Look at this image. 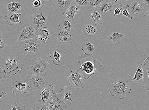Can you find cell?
I'll use <instances>...</instances> for the list:
<instances>
[{"label": "cell", "mask_w": 149, "mask_h": 110, "mask_svg": "<svg viewBox=\"0 0 149 110\" xmlns=\"http://www.w3.org/2000/svg\"><path fill=\"white\" fill-rule=\"evenodd\" d=\"M93 55L82 54L77 58L78 64L81 67L79 70H77L86 80L94 75L97 68H102L103 65L98 59L93 60Z\"/></svg>", "instance_id": "6da1fadb"}, {"label": "cell", "mask_w": 149, "mask_h": 110, "mask_svg": "<svg viewBox=\"0 0 149 110\" xmlns=\"http://www.w3.org/2000/svg\"><path fill=\"white\" fill-rule=\"evenodd\" d=\"M108 91L112 96H116L123 100L127 93L132 92L129 81L126 79L115 77L107 82Z\"/></svg>", "instance_id": "7a4b0ae2"}, {"label": "cell", "mask_w": 149, "mask_h": 110, "mask_svg": "<svg viewBox=\"0 0 149 110\" xmlns=\"http://www.w3.org/2000/svg\"><path fill=\"white\" fill-rule=\"evenodd\" d=\"M49 70V63L40 57L30 60L27 64L26 70L31 74L44 77Z\"/></svg>", "instance_id": "3957f363"}, {"label": "cell", "mask_w": 149, "mask_h": 110, "mask_svg": "<svg viewBox=\"0 0 149 110\" xmlns=\"http://www.w3.org/2000/svg\"><path fill=\"white\" fill-rule=\"evenodd\" d=\"M26 83L31 90L37 92H40L48 84L44 77L31 74L26 76Z\"/></svg>", "instance_id": "277c9868"}, {"label": "cell", "mask_w": 149, "mask_h": 110, "mask_svg": "<svg viewBox=\"0 0 149 110\" xmlns=\"http://www.w3.org/2000/svg\"><path fill=\"white\" fill-rule=\"evenodd\" d=\"M23 64L19 58L9 57L5 60L4 68L6 75L9 77L15 75L22 69Z\"/></svg>", "instance_id": "5b68a950"}, {"label": "cell", "mask_w": 149, "mask_h": 110, "mask_svg": "<svg viewBox=\"0 0 149 110\" xmlns=\"http://www.w3.org/2000/svg\"><path fill=\"white\" fill-rule=\"evenodd\" d=\"M39 47L38 41L35 38L21 41L19 44L18 50L24 54H33L38 52Z\"/></svg>", "instance_id": "8992f818"}, {"label": "cell", "mask_w": 149, "mask_h": 110, "mask_svg": "<svg viewBox=\"0 0 149 110\" xmlns=\"http://www.w3.org/2000/svg\"><path fill=\"white\" fill-rule=\"evenodd\" d=\"M68 81L72 88L82 89L86 81L82 75L75 69L69 72L67 75Z\"/></svg>", "instance_id": "52a82bcc"}, {"label": "cell", "mask_w": 149, "mask_h": 110, "mask_svg": "<svg viewBox=\"0 0 149 110\" xmlns=\"http://www.w3.org/2000/svg\"><path fill=\"white\" fill-rule=\"evenodd\" d=\"M65 104L63 97L61 94L54 93L46 105L49 110H65L66 108Z\"/></svg>", "instance_id": "ba28073f"}, {"label": "cell", "mask_w": 149, "mask_h": 110, "mask_svg": "<svg viewBox=\"0 0 149 110\" xmlns=\"http://www.w3.org/2000/svg\"><path fill=\"white\" fill-rule=\"evenodd\" d=\"M48 20L47 15L43 12H37L33 14L29 18V23L36 30L44 26Z\"/></svg>", "instance_id": "9c48e42d"}, {"label": "cell", "mask_w": 149, "mask_h": 110, "mask_svg": "<svg viewBox=\"0 0 149 110\" xmlns=\"http://www.w3.org/2000/svg\"><path fill=\"white\" fill-rule=\"evenodd\" d=\"M36 30L29 24L24 26L17 37L18 42L26 40L35 38Z\"/></svg>", "instance_id": "30bf717a"}, {"label": "cell", "mask_w": 149, "mask_h": 110, "mask_svg": "<svg viewBox=\"0 0 149 110\" xmlns=\"http://www.w3.org/2000/svg\"><path fill=\"white\" fill-rule=\"evenodd\" d=\"M52 34V32L51 29L44 26L36 30L35 38L39 41L41 44L44 45L47 39H51Z\"/></svg>", "instance_id": "8fae6325"}, {"label": "cell", "mask_w": 149, "mask_h": 110, "mask_svg": "<svg viewBox=\"0 0 149 110\" xmlns=\"http://www.w3.org/2000/svg\"><path fill=\"white\" fill-rule=\"evenodd\" d=\"M54 35L58 42L61 44L72 43L74 39L69 32L61 29H58L54 32Z\"/></svg>", "instance_id": "7c38bea8"}, {"label": "cell", "mask_w": 149, "mask_h": 110, "mask_svg": "<svg viewBox=\"0 0 149 110\" xmlns=\"http://www.w3.org/2000/svg\"><path fill=\"white\" fill-rule=\"evenodd\" d=\"M54 87L52 85L48 84L40 93V102H42L43 105H46L54 93Z\"/></svg>", "instance_id": "4fadbf2b"}, {"label": "cell", "mask_w": 149, "mask_h": 110, "mask_svg": "<svg viewBox=\"0 0 149 110\" xmlns=\"http://www.w3.org/2000/svg\"><path fill=\"white\" fill-rule=\"evenodd\" d=\"M12 90L13 93L16 95H18L22 93L27 94L30 92V89L26 83L19 82L17 81L13 82Z\"/></svg>", "instance_id": "5bb4252c"}, {"label": "cell", "mask_w": 149, "mask_h": 110, "mask_svg": "<svg viewBox=\"0 0 149 110\" xmlns=\"http://www.w3.org/2000/svg\"><path fill=\"white\" fill-rule=\"evenodd\" d=\"M79 10L80 6L74 2L73 3L70 7L64 12L63 15L64 19L68 21H73L75 15Z\"/></svg>", "instance_id": "9a60e30c"}, {"label": "cell", "mask_w": 149, "mask_h": 110, "mask_svg": "<svg viewBox=\"0 0 149 110\" xmlns=\"http://www.w3.org/2000/svg\"><path fill=\"white\" fill-rule=\"evenodd\" d=\"M145 63H142L141 67L143 73V88L149 91V58H148L144 60Z\"/></svg>", "instance_id": "2e32d148"}, {"label": "cell", "mask_w": 149, "mask_h": 110, "mask_svg": "<svg viewBox=\"0 0 149 110\" xmlns=\"http://www.w3.org/2000/svg\"><path fill=\"white\" fill-rule=\"evenodd\" d=\"M72 0H54L53 6L55 9L59 11H65L72 4Z\"/></svg>", "instance_id": "e0dca14e"}, {"label": "cell", "mask_w": 149, "mask_h": 110, "mask_svg": "<svg viewBox=\"0 0 149 110\" xmlns=\"http://www.w3.org/2000/svg\"><path fill=\"white\" fill-rule=\"evenodd\" d=\"M22 15V13H9L3 17V19L8 23V25L12 26L17 24L21 23L19 20V17Z\"/></svg>", "instance_id": "ac0fdd59"}, {"label": "cell", "mask_w": 149, "mask_h": 110, "mask_svg": "<svg viewBox=\"0 0 149 110\" xmlns=\"http://www.w3.org/2000/svg\"><path fill=\"white\" fill-rule=\"evenodd\" d=\"M113 8L110 0H104L99 6L96 7L95 11L105 15L107 12L112 11Z\"/></svg>", "instance_id": "d6986e66"}, {"label": "cell", "mask_w": 149, "mask_h": 110, "mask_svg": "<svg viewBox=\"0 0 149 110\" xmlns=\"http://www.w3.org/2000/svg\"><path fill=\"white\" fill-rule=\"evenodd\" d=\"M127 9L130 12L136 13L137 15L140 14L144 11L139 0H134L133 3L129 5V7Z\"/></svg>", "instance_id": "ffe728a7"}, {"label": "cell", "mask_w": 149, "mask_h": 110, "mask_svg": "<svg viewBox=\"0 0 149 110\" xmlns=\"http://www.w3.org/2000/svg\"><path fill=\"white\" fill-rule=\"evenodd\" d=\"M125 35L123 33L113 32L109 34L107 37V41L110 43H119L123 42L124 37Z\"/></svg>", "instance_id": "44dd1931"}, {"label": "cell", "mask_w": 149, "mask_h": 110, "mask_svg": "<svg viewBox=\"0 0 149 110\" xmlns=\"http://www.w3.org/2000/svg\"><path fill=\"white\" fill-rule=\"evenodd\" d=\"M58 50L57 48L55 50L49 49V55L51 59L53 60V64L56 66H60L62 64L60 60L61 56V54L58 52Z\"/></svg>", "instance_id": "7402d4cb"}, {"label": "cell", "mask_w": 149, "mask_h": 110, "mask_svg": "<svg viewBox=\"0 0 149 110\" xmlns=\"http://www.w3.org/2000/svg\"><path fill=\"white\" fill-rule=\"evenodd\" d=\"M141 62H140L136 64L137 70L134 76L131 80L135 83H139L143 81V73L141 64Z\"/></svg>", "instance_id": "603a6c76"}, {"label": "cell", "mask_w": 149, "mask_h": 110, "mask_svg": "<svg viewBox=\"0 0 149 110\" xmlns=\"http://www.w3.org/2000/svg\"><path fill=\"white\" fill-rule=\"evenodd\" d=\"M23 5L21 3L13 2L8 3L6 5L7 11L9 12L20 13L21 8Z\"/></svg>", "instance_id": "cb8c5ba5"}, {"label": "cell", "mask_w": 149, "mask_h": 110, "mask_svg": "<svg viewBox=\"0 0 149 110\" xmlns=\"http://www.w3.org/2000/svg\"><path fill=\"white\" fill-rule=\"evenodd\" d=\"M89 17L93 24L95 25H100L103 23V20L100 13L96 11H93Z\"/></svg>", "instance_id": "d4e9b609"}, {"label": "cell", "mask_w": 149, "mask_h": 110, "mask_svg": "<svg viewBox=\"0 0 149 110\" xmlns=\"http://www.w3.org/2000/svg\"><path fill=\"white\" fill-rule=\"evenodd\" d=\"M83 35L86 36H92L97 35L96 27L90 24L85 25L82 30Z\"/></svg>", "instance_id": "484cf974"}, {"label": "cell", "mask_w": 149, "mask_h": 110, "mask_svg": "<svg viewBox=\"0 0 149 110\" xmlns=\"http://www.w3.org/2000/svg\"><path fill=\"white\" fill-rule=\"evenodd\" d=\"M82 50L86 55H93L96 49L91 42H86L81 45Z\"/></svg>", "instance_id": "4316f807"}, {"label": "cell", "mask_w": 149, "mask_h": 110, "mask_svg": "<svg viewBox=\"0 0 149 110\" xmlns=\"http://www.w3.org/2000/svg\"><path fill=\"white\" fill-rule=\"evenodd\" d=\"M60 92L65 102L67 100L73 102L71 98L72 91L69 87L65 86L64 89H61Z\"/></svg>", "instance_id": "83f0119b"}, {"label": "cell", "mask_w": 149, "mask_h": 110, "mask_svg": "<svg viewBox=\"0 0 149 110\" xmlns=\"http://www.w3.org/2000/svg\"><path fill=\"white\" fill-rule=\"evenodd\" d=\"M59 26L61 29L70 32L72 27L71 24L68 21L65 19H61L59 23Z\"/></svg>", "instance_id": "f1b7e54d"}, {"label": "cell", "mask_w": 149, "mask_h": 110, "mask_svg": "<svg viewBox=\"0 0 149 110\" xmlns=\"http://www.w3.org/2000/svg\"><path fill=\"white\" fill-rule=\"evenodd\" d=\"M44 7L43 1L40 0H36L33 3L32 8L35 11H41Z\"/></svg>", "instance_id": "f546056e"}, {"label": "cell", "mask_w": 149, "mask_h": 110, "mask_svg": "<svg viewBox=\"0 0 149 110\" xmlns=\"http://www.w3.org/2000/svg\"><path fill=\"white\" fill-rule=\"evenodd\" d=\"M129 7V5L127 4H126L121 8V11H122V14L123 16L127 17L128 18L130 19H132L134 18V16L132 15H130L127 10V8Z\"/></svg>", "instance_id": "4dcf8cb0"}, {"label": "cell", "mask_w": 149, "mask_h": 110, "mask_svg": "<svg viewBox=\"0 0 149 110\" xmlns=\"http://www.w3.org/2000/svg\"><path fill=\"white\" fill-rule=\"evenodd\" d=\"M113 8H115L114 11V17L116 16L119 18L120 17L123 16L121 10V8L123 6L122 4L119 5H113Z\"/></svg>", "instance_id": "1f68e13d"}, {"label": "cell", "mask_w": 149, "mask_h": 110, "mask_svg": "<svg viewBox=\"0 0 149 110\" xmlns=\"http://www.w3.org/2000/svg\"><path fill=\"white\" fill-rule=\"evenodd\" d=\"M11 110H26L25 106L21 104L13 103L11 106Z\"/></svg>", "instance_id": "d6a6232c"}, {"label": "cell", "mask_w": 149, "mask_h": 110, "mask_svg": "<svg viewBox=\"0 0 149 110\" xmlns=\"http://www.w3.org/2000/svg\"><path fill=\"white\" fill-rule=\"evenodd\" d=\"M103 1L102 0H89L88 6L91 8L99 6Z\"/></svg>", "instance_id": "836d02e7"}, {"label": "cell", "mask_w": 149, "mask_h": 110, "mask_svg": "<svg viewBox=\"0 0 149 110\" xmlns=\"http://www.w3.org/2000/svg\"><path fill=\"white\" fill-rule=\"evenodd\" d=\"M32 109L33 110H49L46 105L40 104H35Z\"/></svg>", "instance_id": "e575fe53"}, {"label": "cell", "mask_w": 149, "mask_h": 110, "mask_svg": "<svg viewBox=\"0 0 149 110\" xmlns=\"http://www.w3.org/2000/svg\"><path fill=\"white\" fill-rule=\"evenodd\" d=\"M79 6H88L89 0H75L74 1Z\"/></svg>", "instance_id": "d590c367"}, {"label": "cell", "mask_w": 149, "mask_h": 110, "mask_svg": "<svg viewBox=\"0 0 149 110\" xmlns=\"http://www.w3.org/2000/svg\"><path fill=\"white\" fill-rule=\"evenodd\" d=\"M141 3L142 8L144 9H149V0H140L139 1Z\"/></svg>", "instance_id": "8d00e7d4"}, {"label": "cell", "mask_w": 149, "mask_h": 110, "mask_svg": "<svg viewBox=\"0 0 149 110\" xmlns=\"http://www.w3.org/2000/svg\"><path fill=\"white\" fill-rule=\"evenodd\" d=\"M6 75V73L4 69H2L0 67V84H1L4 81Z\"/></svg>", "instance_id": "74e56055"}, {"label": "cell", "mask_w": 149, "mask_h": 110, "mask_svg": "<svg viewBox=\"0 0 149 110\" xmlns=\"http://www.w3.org/2000/svg\"><path fill=\"white\" fill-rule=\"evenodd\" d=\"M7 46L3 41L2 38L0 37V51H1L4 48L6 47Z\"/></svg>", "instance_id": "f35d334b"}, {"label": "cell", "mask_w": 149, "mask_h": 110, "mask_svg": "<svg viewBox=\"0 0 149 110\" xmlns=\"http://www.w3.org/2000/svg\"><path fill=\"white\" fill-rule=\"evenodd\" d=\"M110 1L112 5H119L122 4V1H121V0H111Z\"/></svg>", "instance_id": "ab89813d"}, {"label": "cell", "mask_w": 149, "mask_h": 110, "mask_svg": "<svg viewBox=\"0 0 149 110\" xmlns=\"http://www.w3.org/2000/svg\"><path fill=\"white\" fill-rule=\"evenodd\" d=\"M149 10L148 11L146 12L144 15V17L145 19H146L148 20H149Z\"/></svg>", "instance_id": "60d3db41"}, {"label": "cell", "mask_w": 149, "mask_h": 110, "mask_svg": "<svg viewBox=\"0 0 149 110\" xmlns=\"http://www.w3.org/2000/svg\"><path fill=\"white\" fill-rule=\"evenodd\" d=\"M7 92L6 91H3L0 94V98H4L5 97V95H6Z\"/></svg>", "instance_id": "b9f144b4"}, {"label": "cell", "mask_w": 149, "mask_h": 110, "mask_svg": "<svg viewBox=\"0 0 149 110\" xmlns=\"http://www.w3.org/2000/svg\"><path fill=\"white\" fill-rule=\"evenodd\" d=\"M43 1V2H44L45 4H47V5H48V4H49V2L51 1Z\"/></svg>", "instance_id": "7bdbcfd3"}, {"label": "cell", "mask_w": 149, "mask_h": 110, "mask_svg": "<svg viewBox=\"0 0 149 110\" xmlns=\"http://www.w3.org/2000/svg\"></svg>", "instance_id": "ee69618b"}]
</instances>
